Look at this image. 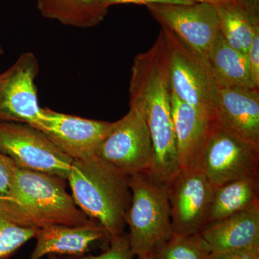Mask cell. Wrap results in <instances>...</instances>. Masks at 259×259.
<instances>
[{
  "label": "cell",
  "mask_w": 259,
  "mask_h": 259,
  "mask_svg": "<svg viewBox=\"0 0 259 259\" xmlns=\"http://www.w3.org/2000/svg\"><path fill=\"white\" fill-rule=\"evenodd\" d=\"M130 106L146 117L153 148L151 171L169 184L181 171L171 115L169 58L163 32L149 50L135 57L130 81Z\"/></svg>",
  "instance_id": "1"
},
{
  "label": "cell",
  "mask_w": 259,
  "mask_h": 259,
  "mask_svg": "<svg viewBox=\"0 0 259 259\" xmlns=\"http://www.w3.org/2000/svg\"><path fill=\"white\" fill-rule=\"evenodd\" d=\"M64 181L16 166L8 194L0 197V211L19 226L38 230L91 222L66 192Z\"/></svg>",
  "instance_id": "2"
},
{
  "label": "cell",
  "mask_w": 259,
  "mask_h": 259,
  "mask_svg": "<svg viewBox=\"0 0 259 259\" xmlns=\"http://www.w3.org/2000/svg\"><path fill=\"white\" fill-rule=\"evenodd\" d=\"M129 176L98 156L74 160L68 181L75 203L107 232L110 239L124 233L131 205Z\"/></svg>",
  "instance_id": "3"
},
{
  "label": "cell",
  "mask_w": 259,
  "mask_h": 259,
  "mask_svg": "<svg viewBox=\"0 0 259 259\" xmlns=\"http://www.w3.org/2000/svg\"><path fill=\"white\" fill-rule=\"evenodd\" d=\"M132 198L125 215L131 249L134 255L152 253L173 236L168 187L150 171L129 176Z\"/></svg>",
  "instance_id": "4"
},
{
  "label": "cell",
  "mask_w": 259,
  "mask_h": 259,
  "mask_svg": "<svg viewBox=\"0 0 259 259\" xmlns=\"http://www.w3.org/2000/svg\"><path fill=\"white\" fill-rule=\"evenodd\" d=\"M169 58L172 92L182 101L217 120V86L208 65L169 29L161 26Z\"/></svg>",
  "instance_id": "5"
},
{
  "label": "cell",
  "mask_w": 259,
  "mask_h": 259,
  "mask_svg": "<svg viewBox=\"0 0 259 259\" xmlns=\"http://www.w3.org/2000/svg\"><path fill=\"white\" fill-rule=\"evenodd\" d=\"M0 153L17 166L67 180L74 160L32 126L0 121Z\"/></svg>",
  "instance_id": "6"
},
{
  "label": "cell",
  "mask_w": 259,
  "mask_h": 259,
  "mask_svg": "<svg viewBox=\"0 0 259 259\" xmlns=\"http://www.w3.org/2000/svg\"><path fill=\"white\" fill-rule=\"evenodd\" d=\"M96 156L128 176L151 170L152 141L146 117L140 109L130 106L124 117L113 122Z\"/></svg>",
  "instance_id": "7"
},
{
  "label": "cell",
  "mask_w": 259,
  "mask_h": 259,
  "mask_svg": "<svg viewBox=\"0 0 259 259\" xmlns=\"http://www.w3.org/2000/svg\"><path fill=\"white\" fill-rule=\"evenodd\" d=\"M198 164L214 189L233 181L257 178L259 148L227 132L218 124Z\"/></svg>",
  "instance_id": "8"
},
{
  "label": "cell",
  "mask_w": 259,
  "mask_h": 259,
  "mask_svg": "<svg viewBox=\"0 0 259 259\" xmlns=\"http://www.w3.org/2000/svg\"><path fill=\"white\" fill-rule=\"evenodd\" d=\"M40 66L35 54L24 52L0 74V121L37 128L42 119L35 80Z\"/></svg>",
  "instance_id": "9"
},
{
  "label": "cell",
  "mask_w": 259,
  "mask_h": 259,
  "mask_svg": "<svg viewBox=\"0 0 259 259\" xmlns=\"http://www.w3.org/2000/svg\"><path fill=\"white\" fill-rule=\"evenodd\" d=\"M214 190L198 163L181 170L168 187L174 234L201 233L207 225Z\"/></svg>",
  "instance_id": "10"
},
{
  "label": "cell",
  "mask_w": 259,
  "mask_h": 259,
  "mask_svg": "<svg viewBox=\"0 0 259 259\" xmlns=\"http://www.w3.org/2000/svg\"><path fill=\"white\" fill-rule=\"evenodd\" d=\"M146 8L161 26L176 34L208 65L209 52L220 32L219 18L214 6L194 3L152 4Z\"/></svg>",
  "instance_id": "11"
},
{
  "label": "cell",
  "mask_w": 259,
  "mask_h": 259,
  "mask_svg": "<svg viewBox=\"0 0 259 259\" xmlns=\"http://www.w3.org/2000/svg\"><path fill=\"white\" fill-rule=\"evenodd\" d=\"M113 122L90 120L42 108V119L37 130L73 160L96 156L98 148Z\"/></svg>",
  "instance_id": "12"
},
{
  "label": "cell",
  "mask_w": 259,
  "mask_h": 259,
  "mask_svg": "<svg viewBox=\"0 0 259 259\" xmlns=\"http://www.w3.org/2000/svg\"><path fill=\"white\" fill-rule=\"evenodd\" d=\"M218 125L238 139L259 148V90L217 88Z\"/></svg>",
  "instance_id": "13"
},
{
  "label": "cell",
  "mask_w": 259,
  "mask_h": 259,
  "mask_svg": "<svg viewBox=\"0 0 259 259\" xmlns=\"http://www.w3.org/2000/svg\"><path fill=\"white\" fill-rule=\"evenodd\" d=\"M171 115L180 169L197 164L217 120L182 101L172 92Z\"/></svg>",
  "instance_id": "14"
},
{
  "label": "cell",
  "mask_w": 259,
  "mask_h": 259,
  "mask_svg": "<svg viewBox=\"0 0 259 259\" xmlns=\"http://www.w3.org/2000/svg\"><path fill=\"white\" fill-rule=\"evenodd\" d=\"M36 245L30 259H40L49 254L81 255L97 241L110 238L97 221L81 226H52L39 230Z\"/></svg>",
  "instance_id": "15"
},
{
  "label": "cell",
  "mask_w": 259,
  "mask_h": 259,
  "mask_svg": "<svg viewBox=\"0 0 259 259\" xmlns=\"http://www.w3.org/2000/svg\"><path fill=\"white\" fill-rule=\"evenodd\" d=\"M212 253L259 247V206L208 223L200 233Z\"/></svg>",
  "instance_id": "16"
},
{
  "label": "cell",
  "mask_w": 259,
  "mask_h": 259,
  "mask_svg": "<svg viewBox=\"0 0 259 259\" xmlns=\"http://www.w3.org/2000/svg\"><path fill=\"white\" fill-rule=\"evenodd\" d=\"M207 63L217 88L258 89L250 77L247 54L230 46L221 31L209 52Z\"/></svg>",
  "instance_id": "17"
},
{
  "label": "cell",
  "mask_w": 259,
  "mask_h": 259,
  "mask_svg": "<svg viewBox=\"0 0 259 259\" xmlns=\"http://www.w3.org/2000/svg\"><path fill=\"white\" fill-rule=\"evenodd\" d=\"M215 8L223 37L232 47L247 54L255 29L259 27V3L234 0Z\"/></svg>",
  "instance_id": "18"
},
{
  "label": "cell",
  "mask_w": 259,
  "mask_h": 259,
  "mask_svg": "<svg viewBox=\"0 0 259 259\" xmlns=\"http://www.w3.org/2000/svg\"><path fill=\"white\" fill-rule=\"evenodd\" d=\"M42 17L67 26L94 28L106 18L108 9L97 0H35Z\"/></svg>",
  "instance_id": "19"
},
{
  "label": "cell",
  "mask_w": 259,
  "mask_h": 259,
  "mask_svg": "<svg viewBox=\"0 0 259 259\" xmlns=\"http://www.w3.org/2000/svg\"><path fill=\"white\" fill-rule=\"evenodd\" d=\"M255 206H259L258 177L228 182L214 189L207 224Z\"/></svg>",
  "instance_id": "20"
},
{
  "label": "cell",
  "mask_w": 259,
  "mask_h": 259,
  "mask_svg": "<svg viewBox=\"0 0 259 259\" xmlns=\"http://www.w3.org/2000/svg\"><path fill=\"white\" fill-rule=\"evenodd\" d=\"M211 253L200 233L185 236L173 234L152 251L155 259H209Z\"/></svg>",
  "instance_id": "21"
},
{
  "label": "cell",
  "mask_w": 259,
  "mask_h": 259,
  "mask_svg": "<svg viewBox=\"0 0 259 259\" xmlns=\"http://www.w3.org/2000/svg\"><path fill=\"white\" fill-rule=\"evenodd\" d=\"M38 229L19 226L0 211V259H8L27 242L35 238Z\"/></svg>",
  "instance_id": "22"
},
{
  "label": "cell",
  "mask_w": 259,
  "mask_h": 259,
  "mask_svg": "<svg viewBox=\"0 0 259 259\" xmlns=\"http://www.w3.org/2000/svg\"><path fill=\"white\" fill-rule=\"evenodd\" d=\"M134 255L128 234L124 233L112 238L108 249L101 254L75 255L64 259H132Z\"/></svg>",
  "instance_id": "23"
},
{
  "label": "cell",
  "mask_w": 259,
  "mask_h": 259,
  "mask_svg": "<svg viewBox=\"0 0 259 259\" xmlns=\"http://www.w3.org/2000/svg\"><path fill=\"white\" fill-rule=\"evenodd\" d=\"M250 77L255 87L259 89V27L255 29L248 53Z\"/></svg>",
  "instance_id": "24"
},
{
  "label": "cell",
  "mask_w": 259,
  "mask_h": 259,
  "mask_svg": "<svg viewBox=\"0 0 259 259\" xmlns=\"http://www.w3.org/2000/svg\"><path fill=\"white\" fill-rule=\"evenodd\" d=\"M16 165L11 158L0 153V197L6 195L11 185Z\"/></svg>",
  "instance_id": "25"
},
{
  "label": "cell",
  "mask_w": 259,
  "mask_h": 259,
  "mask_svg": "<svg viewBox=\"0 0 259 259\" xmlns=\"http://www.w3.org/2000/svg\"><path fill=\"white\" fill-rule=\"evenodd\" d=\"M97 1L107 9H109L112 5L121 4L144 5L146 6L152 4H194L185 0H97Z\"/></svg>",
  "instance_id": "26"
},
{
  "label": "cell",
  "mask_w": 259,
  "mask_h": 259,
  "mask_svg": "<svg viewBox=\"0 0 259 259\" xmlns=\"http://www.w3.org/2000/svg\"><path fill=\"white\" fill-rule=\"evenodd\" d=\"M209 259H259V247L211 253Z\"/></svg>",
  "instance_id": "27"
},
{
  "label": "cell",
  "mask_w": 259,
  "mask_h": 259,
  "mask_svg": "<svg viewBox=\"0 0 259 259\" xmlns=\"http://www.w3.org/2000/svg\"><path fill=\"white\" fill-rule=\"evenodd\" d=\"M185 1L192 3H203V4L212 5L214 8H217V7L231 3L234 0H185Z\"/></svg>",
  "instance_id": "28"
},
{
  "label": "cell",
  "mask_w": 259,
  "mask_h": 259,
  "mask_svg": "<svg viewBox=\"0 0 259 259\" xmlns=\"http://www.w3.org/2000/svg\"><path fill=\"white\" fill-rule=\"evenodd\" d=\"M139 259H155L154 257L152 254V253H147V254H145L143 255H141V256H139Z\"/></svg>",
  "instance_id": "29"
},
{
  "label": "cell",
  "mask_w": 259,
  "mask_h": 259,
  "mask_svg": "<svg viewBox=\"0 0 259 259\" xmlns=\"http://www.w3.org/2000/svg\"><path fill=\"white\" fill-rule=\"evenodd\" d=\"M49 259H60L56 254H49Z\"/></svg>",
  "instance_id": "30"
},
{
  "label": "cell",
  "mask_w": 259,
  "mask_h": 259,
  "mask_svg": "<svg viewBox=\"0 0 259 259\" xmlns=\"http://www.w3.org/2000/svg\"><path fill=\"white\" fill-rule=\"evenodd\" d=\"M3 53H4V49H3V45L1 44V40H0V56L3 55Z\"/></svg>",
  "instance_id": "31"
},
{
  "label": "cell",
  "mask_w": 259,
  "mask_h": 259,
  "mask_svg": "<svg viewBox=\"0 0 259 259\" xmlns=\"http://www.w3.org/2000/svg\"><path fill=\"white\" fill-rule=\"evenodd\" d=\"M249 1L252 2V3H259V0H249Z\"/></svg>",
  "instance_id": "32"
}]
</instances>
